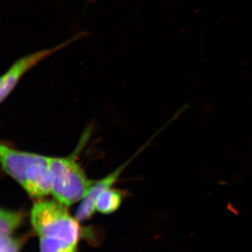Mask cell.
Masks as SVG:
<instances>
[{
    "instance_id": "6",
    "label": "cell",
    "mask_w": 252,
    "mask_h": 252,
    "mask_svg": "<svg viewBox=\"0 0 252 252\" xmlns=\"http://www.w3.org/2000/svg\"><path fill=\"white\" fill-rule=\"evenodd\" d=\"M22 215L0 209V238L9 236L21 224Z\"/></svg>"
},
{
    "instance_id": "3",
    "label": "cell",
    "mask_w": 252,
    "mask_h": 252,
    "mask_svg": "<svg viewBox=\"0 0 252 252\" xmlns=\"http://www.w3.org/2000/svg\"><path fill=\"white\" fill-rule=\"evenodd\" d=\"M51 193L55 200L66 207L81 201L94 180L86 175L74 155L51 157L50 159Z\"/></svg>"
},
{
    "instance_id": "4",
    "label": "cell",
    "mask_w": 252,
    "mask_h": 252,
    "mask_svg": "<svg viewBox=\"0 0 252 252\" xmlns=\"http://www.w3.org/2000/svg\"><path fill=\"white\" fill-rule=\"evenodd\" d=\"M127 165V162L123 164L104 178L94 181L75 212V218L78 221L89 220L95 211L103 215L117 211L124 200V193L113 188V185L117 182Z\"/></svg>"
},
{
    "instance_id": "1",
    "label": "cell",
    "mask_w": 252,
    "mask_h": 252,
    "mask_svg": "<svg viewBox=\"0 0 252 252\" xmlns=\"http://www.w3.org/2000/svg\"><path fill=\"white\" fill-rule=\"evenodd\" d=\"M31 223L39 238L41 252L77 251L79 222L57 200H41L33 205Z\"/></svg>"
},
{
    "instance_id": "9",
    "label": "cell",
    "mask_w": 252,
    "mask_h": 252,
    "mask_svg": "<svg viewBox=\"0 0 252 252\" xmlns=\"http://www.w3.org/2000/svg\"><path fill=\"white\" fill-rule=\"evenodd\" d=\"M77 252V251H75V252Z\"/></svg>"
},
{
    "instance_id": "5",
    "label": "cell",
    "mask_w": 252,
    "mask_h": 252,
    "mask_svg": "<svg viewBox=\"0 0 252 252\" xmlns=\"http://www.w3.org/2000/svg\"><path fill=\"white\" fill-rule=\"evenodd\" d=\"M89 33L86 32H80L54 47L40 50L18 59L3 75L4 81L0 89V102H2L3 99L7 97L8 94L14 89L20 79L26 72L31 70L32 68L34 67L41 61L51 57L52 55L59 52L61 50L67 47L72 43L89 36Z\"/></svg>"
},
{
    "instance_id": "2",
    "label": "cell",
    "mask_w": 252,
    "mask_h": 252,
    "mask_svg": "<svg viewBox=\"0 0 252 252\" xmlns=\"http://www.w3.org/2000/svg\"><path fill=\"white\" fill-rule=\"evenodd\" d=\"M51 157L20 152L0 144V163L32 198L51 194Z\"/></svg>"
},
{
    "instance_id": "7",
    "label": "cell",
    "mask_w": 252,
    "mask_h": 252,
    "mask_svg": "<svg viewBox=\"0 0 252 252\" xmlns=\"http://www.w3.org/2000/svg\"><path fill=\"white\" fill-rule=\"evenodd\" d=\"M22 241L17 238L5 236L0 238V252H20Z\"/></svg>"
},
{
    "instance_id": "8",
    "label": "cell",
    "mask_w": 252,
    "mask_h": 252,
    "mask_svg": "<svg viewBox=\"0 0 252 252\" xmlns=\"http://www.w3.org/2000/svg\"><path fill=\"white\" fill-rule=\"evenodd\" d=\"M3 81H4V76L0 77V89H1V86H2Z\"/></svg>"
}]
</instances>
